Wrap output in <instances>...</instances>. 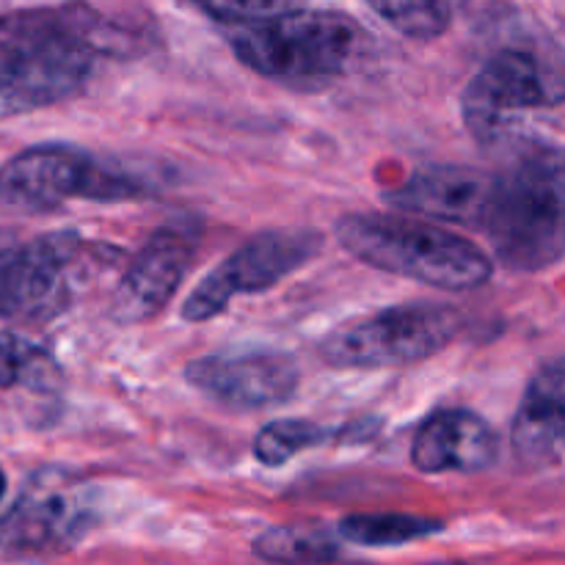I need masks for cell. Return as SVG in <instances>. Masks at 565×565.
<instances>
[{"label": "cell", "instance_id": "6da1fadb", "mask_svg": "<svg viewBox=\"0 0 565 565\" xmlns=\"http://www.w3.org/2000/svg\"><path fill=\"white\" fill-rule=\"evenodd\" d=\"M334 232L340 246L359 263L439 290H478L494 274L483 248L430 221L356 213L337 221Z\"/></svg>", "mask_w": 565, "mask_h": 565}, {"label": "cell", "instance_id": "7a4b0ae2", "mask_svg": "<svg viewBox=\"0 0 565 565\" xmlns=\"http://www.w3.org/2000/svg\"><path fill=\"white\" fill-rule=\"evenodd\" d=\"M563 152L530 147L497 174L494 202L483 232L505 268L535 274L563 257Z\"/></svg>", "mask_w": 565, "mask_h": 565}, {"label": "cell", "instance_id": "3957f363", "mask_svg": "<svg viewBox=\"0 0 565 565\" xmlns=\"http://www.w3.org/2000/svg\"><path fill=\"white\" fill-rule=\"evenodd\" d=\"M94 70V44L58 14H33L0 28V119L33 114L81 94Z\"/></svg>", "mask_w": 565, "mask_h": 565}, {"label": "cell", "instance_id": "277c9868", "mask_svg": "<svg viewBox=\"0 0 565 565\" xmlns=\"http://www.w3.org/2000/svg\"><path fill=\"white\" fill-rule=\"evenodd\" d=\"M359 47V28L334 11L298 9L237 28L232 50L257 75L287 86H323L345 72Z\"/></svg>", "mask_w": 565, "mask_h": 565}, {"label": "cell", "instance_id": "5b68a950", "mask_svg": "<svg viewBox=\"0 0 565 565\" xmlns=\"http://www.w3.org/2000/svg\"><path fill=\"white\" fill-rule=\"evenodd\" d=\"M143 193L136 174L70 143H39L0 166V207L47 213L70 199L121 202Z\"/></svg>", "mask_w": 565, "mask_h": 565}, {"label": "cell", "instance_id": "8992f818", "mask_svg": "<svg viewBox=\"0 0 565 565\" xmlns=\"http://www.w3.org/2000/svg\"><path fill=\"white\" fill-rule=\"evenodd\" d=\"M461 329L463 315L450 303H401L331 331L320 359L337 370L406 367L445 351Z\"/></svg>", "mask_w": 565, "mask_h": 565}, {"label": "cell", "instance_id": "52a82bcc", "mask_svg": "<svg viewBox=\"0 0 565 565\" xmlns=\"http://www.w3.org/2000/svg\"><path fill=\"white\" fill-rule=\"evenodd\" d=\"M94 524L92 486L61 467L39 469L0 516V557L33 561L72 550Z\"/></svg>", "mask_w": 565, "mask_h": 565}, {"label": "cell", "instance_id": "ba28073f", "mask_svg": "<svg viewBox=\"0 0 565 565\" xmlns=\"http://www.w3.org/2000/svg\"><path fill=\"white\" fill-rule=\"evenodd\" d=\"M320 248L323 235L309 226L259 232L199 281L196 290L182 303V320L204 323L218 318L232 298L270 290L318 257Z\"/></svg>", "mask_w": 565, "mask_h": 565}, {"label": "cell", "instance_id": "9c48e42d", "mask_svg": "<svg viewBox=\"0 0 565 565\" xmlns=\"http://www.w3.org/2000/svg\"><path fill=\"white\" fill-rule=\"evenodd\" d=\"M561 99V83L552 81L533 53L502 50L463 88L461 116L475 141L497 147L516 130L524 114L557 108Z\"/></svg>", "mask_w": 565, "mask_h": 565}, {"label": "cell", "instance_id": "30bf717a", "mask_svg": "<svg viewBox=\"0 0 565 565\" xmlns=\"http://www.w3.org/2000/svg\"><path fill=\"white\" fill-rule=\"evenodd\" d=\"M81 254L77 232L20 241L0 230V320H44L70 296V274Z\"/></svg>", "mask_w": 565, "mask_h": 565}, {"label": "cell", "instance_id": "8fae6325", "mask_svg": "<svg viewBox=\"0 0 565 565\" xmlns=\"http://www.w3.org/2000/svg\"><path fill=\"white\" fill-rule=\"evenodd\" d=\"M202 246V221L193 215L166 221L132 257L125 279L110 301V318L121 326H138L158 318L185 281Z\"/></svg>", "mask_w": 565, "mask_h": 565}, {"label": "cell", "instance_id": "7c38bea8", "mask_svg": "<svg viewBox=\"0 0 565 565\" xmlns=\"http://www.w3.org/2000/svg\"><path fill=\"white\" fill-rule=\"evenodd\" d=\"M185 381L218 406L259 412L290 401L301 370L285 351L210 353L188 364Z\"/></svg>", "mask_w": 565, "mask_h": 565}, {"label": "cell", "instance_id": "4fadbf2b", "mask_svg": "<svg viewBox=\"0 0 565 565\" xmlns=\"http://www.w3.org/2000/svg\"><path fill=\"white\" fill-rule=\"evenodd\" d=\"M494 191L497 174L475 166L441 163L414 171L401 185L386 191L384 199L390 207L403 213L483 230Z\"/></svg>", "mask_w": 565, "mask_h": 565}, {"label": "cell", "instance_id": "5bb4252c", "mask_svg": "<svg viewBox=\"0 0 565 565\" xmlns=\"http://www.w3.org/2000/svg\"><path fill=\"white\" fill-rule=\"evenodd\" d=\"M500 458V436L480 414L467 408L436 412L419 425L412 463L423 475L483 472Z\"/></svg>", "mask_w": 565, "mask_h": 565}, {"label": "cell", "instance_id": "9a60e30c", "mask_svg": "<svg viewBox=\"0 0 565 565\" xmlns=\"http://www.w3.org/2000/svg\"><path fill=\"white\" fill-rule=\"evenodd\" d=\"M565 439V364L546 362L524 390L513 417L511 445L522 463L546 467L561 461Z\"/></svg>", "mask_w": 565, "mask_h": 565}, {"label": "cell", "instance_id": "2e32d148", "mask_svg": "<svg viewBox=\"0 0 565 565\" xmlns=\"http://www.w3.org/2000/svg\"><path fill=\"white\" fill-rule=\"evenodd\" d=\"M254 555L276 565H326L340 557V544L320 524H279L257 535Z\"/></svg>", "mask_w": 565, "mask_h": 565}, {"label": "cell", "instance_id": "e0dca14e", "mask_svg": "<svg viewBox=\"0 0 565 565\" xmlns=\"http://www.w3.org/2000/svg\"><path fill=\"white\" fill-rule=\"evenodd\" d=\"M64 373L44 348L14 331H0V390L25 386L36 395H58Z\"/></svg>", "mask_w": 565, "mask_h": 565}, {"label": "cell", "instance_id": "ac0fdd59", "mask_svg": "<svg viewBox=\"0 0 565 565\" xmlns=\"http://www.w3.org/2000/svg\"><path fill=\"white\" fill-rule=\"evenodd\" d=\"M445 524L439 519L419 516V513H353L340 522V539L348 544L384 550V546H403L412 541L430 539L441 533Z\"/></svg>", "mask_w": 565, "mask_h": 565}, {"label": "cell", "instance_id": "d6986e66", "mask_svg": "<svg viewBox=\"0 0 565 565\" xmlns=\"http://www.w3.org/2000/svg\"><path fill=\"white\" fill-rule=\"evenodd\" d=\"M329 439V430L312 419H276L254 436V458L263 467H281L298 452L320 447Z\"/></svg>", "mask_w": 565, "mask_h": 565}, {"label": "cell", "instance_id": "ffe728a7", "mask_svg": "<svg viewBox=\"0 0 565 565\" xmlns=\"http://www.w3.org/2000/svg\"><path fill=\"white\" fill-rule=\"evenodd\" d=\"M375 14L412 39H436L452 20V0H367Z\"/></svg>", "mask_w": 565, "mask_h": 565}, {"label": "cell", "instance_id": "44dd1931", "mask_svg": "<svg viewBox=\"0 0 565 565\" xmlns=\"http://www.w3.org/2000/svg\"><path fill=\"white\" fill-rule=\"evenodd\" d=\"M191 3L215 20L235 22L243 28L298 11L303 0H191Z\"/></svg>", "mask_w": 565, "mask_h": 565}, {"label": "cell", "instance_id": "7402d4cb", "mask_svg": "<svg viewBox=\"0 0 565 565\" xmlns=\"http://www.w3.org/2000/svg\"><path fill=\"white\" fill-rule=\"evenodd\" d=\"M6 497V475H3V469H0V500H3Z\"/></svg>", "mask_w": 565, "mask_h": 565}, {"label": "cell", "instance_id": "603a6c76", "mask_svg": "<svg viewBox=\"0 0 565 565\" xmlns=\"http://www.w3.org/2000/svg\"><path fill=\"white\" fill-rule=\"evenodd\" d=\"M439 565H450V563H439Z\"/></svg>", "mask_w": 565, "mask_h": 565}]
</instances>
